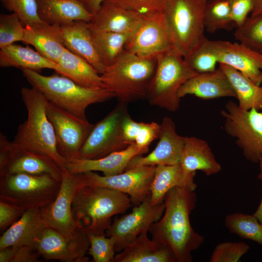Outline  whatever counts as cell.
Instances as JSON below:
<instances>
[{"instance_id":"obj_40","label":"cell","mask_w":262,"mask_h":262,"mask_svg":"<svg viewBox=\"0 0 262 262\" xmlns=\"http://www.w3.org/2000/svg\"><path fill=\"white\" fill-rule=\"evenodd\" d=\"M8 11L15 13L24 26L40 21L36 0H0Z\"/></svg>"},{"instance_id":"obj_28","label":"cell","mask_w":262,"mask_h":262,"mask_svg":"<svg viewBox=\"0 0 262 262\" xmlns=\"http://www.w3.org/2000/svg\"><path fill=\"white\" fill-rule=\"evenodd\" d=\"M38 14L42 21L62 26L74 21L90 22L93 15L80 0H36Z\"/></svg>"},{"instance_id":"obj_25","label":"cell","mask_w":262,"mask_h":262,"mask_svg":"<svg viewBox=\"0 0 262 262\" xmlns=\"http://www.w3.org/2000/svg\"><path fill=\"white\" fill-rule=\"evenodd\" d=\"M60 28L66 49L83 58L102 74L106 67L96 50L89 22L74 21Z\"/></svg>"},{"instance_id":"obj_6","label":"cell","mask_w":262,"mask_h":262,"mask_svg":"<svg viewBox=\"0 0 262 262\" xmlns=\"http://www.w3.org/2000/svg\"><path fill=\"white\" fill-rule=\"evenodd\" d=\"M207 0H169L164 12L174 49L183 58L206 37L204 11Z\"/></svg>"},{"instance_id":"obj_15","label":"cell","mask_w":262,"mask_h":262,"mask_svg":"<svg viewBox=\"0 0 262 262\" xmlns=\"http://www.w3.org/2000/svg\"><path fill=\"white\" fill-rule=\"evenodd\" d=\"M80 186L78 175L63 170L59 192L54 200L41 208L43 217L48 226L66 235L74 234L79 227L72 213L75 194Z\"/></svg>"},{"instance_id":"obj_26","label":"cell","mask_w":262,"mask_h":262,"mask_svg":"<svg viewBox=\"0 0 262 262\" xmlns=\"http://www.w3.org/2000/svg\"><path fill=\"white\" fill-rule=\"evenodd\" d=\"M114 262H177L170 247L150 240L147 231H145L115 255Z\"/></svg>"},{"instance_id":"obj_41","label":"cell","mask_w":262,"mask_h":262,"mask_svg":"<svg viewBox=\"0 0 262 262\" xmlns=\"http://www.w3.org/2000/svg\"><path fill=\"white\" fill-rule=\"evenodd\" d=\"M249 249V245L244 242L222 243L215 247L210 262H238Z\"/></svg>"},{"instance_id":"obj_31","label":"cell","mask_w":262,"mask_h":262,"mask_svg":"<svg viewBox=\"0 0 262 262\" xmlns=\"http://www.w3.org/2000/svg\"><path fill=\"white\" fill-rule=\"evenodd\" d=\"M0 66L15 67L39 72L46 68L55 70L57 64L28 46L13 44L0 49Z\"/></svg>"},{"instance_id":"obj_5","label":"cell","mask_w":262,"mask_h":262,"mask_svg":"<svg viewBox=\"0 0 262 262\" xmlns=\"http://www.w3.org/2000/svg\"><path fill=\"white\" fill-rule=\"evenodd\" d=\"M21 70L32 86L40 91L49 101L83 119H87L85 111L89 105L115 97L106 88H87L60 74L44 76L34 70Z\"/></svg>"},{"instance_id":"obj_22","label":"cell","mask_w":262,"mask_h":262,"mask_svg":"<svg viewBox=\"0 0 262 262\" xmlns=\"http://www.w3.org/2000/svg\"><path fill=\"white\" fill-rule=\"evenodd\" d=\"M143 19V16L137 13L105 0L89 23L93 30L133 33Z\"/></svg>"},{"instance_id":"obj_4","label":"cell","mask_w":262,"mask_h":262,"mask_svg":"<svg viewBox=\"0 0 262 262\" xmlns=\"http://www.w3.org/2000/svg\"><path fill=\"white\" fill-rule=\"evenodd\" d=\"M157 64V57H142L125 50L100 75L104 87L120 102L146 99Z\"/></svg>"},{"instance_id":"obj_12","label":"cell","mask_w":262,"mask_h":262,"mask_svg":"<svg viewBox=\"0 0 262 262\" xmlns=\"http://www.w3.org/2000/svg\"><path fill=\"white\" fill-rule=\"evenodd\" d=\"M46 113L53 127L58 153L67 163L77 159L94 124L49 101Z\"/></svg>"},{"instance_id":"obj_49","label":"cell","mask_w":262,"mask_h":262,"mask_svg":"<svg viewBox=\"0 0 262 262\" xmlns=\"http://www.w3.org/2000/svg\"><path fill=\"white\" fill-rule=\"evenodd\" d=\"M260 172L259 174V178L262 180V159L259 162ZM258 221L262 224V199L257 210L253 214Z\"/></svg>"},{"instance_id":"obj_20","label":"cell","mask_w":262,"mask_h":262,"mask_svg":"<svg viewBox=\"0 0 262 262\" xmlns=\"http://www.w3.org/2000/svg\"><path fill=\"white\" fill-rule=\"evenodd\" d=\"M148 151V149L140 147L133 143L123 150L111 153L100 158L75 159L67 163L66 169L72 174L100 171L105 176L116 175L125 171L132 158Z\"/></svg>"},{"instance_id":"obj_13","label":"cell","mask_w":262,"mask_h":262,"mask_svg":"<svg viewBox=\"0 0 262 262\" xmlns=\"http://www.w3.org/2000/svg\"><path fill=\"white\" fill-rule=\"evenodd\" d=\"M90 246L88 234L79 228L73 235H66L46 227L36 239L34 248L44 260L64 262H87Z\"/></svg>"},{"instance_id":"obj_17","label":"cell","mask_w":262,"mask_h":262,"mask_svg":"<svg viewBox=\"0 0 262 262\" xmlns=\"http://www.w3.org/2000/svg\"><path fill=\"white\" fill-rule=\"evenodd\" d=\"M159 142L148 155H138L132 158L125 171L140 166L180 164L184 137L179 135L176 126L169 117H164L160 124Z\"/></svg>"},{"instance_id":"obj_45","label":"cell","mask_w":262,"mask_h":262,"mask_svg":"<svg viewBox=\"0 0 262 262\" xmlns=\"http://www.w3.org/2000/svg\"><path fill=\"white\" fill-rule=\"evenodd\" d=\"M26 211L9 202L0 200V229L3 230L16 221Z\"/></svg>"},{"instance_id":"obj_24","label":"cell","mask_w":262,"mask_h":262,"mask_svg":"<svg viewBox=\"0 0 262 262\" xmlns=\"http://www.w3.org/2000/svg\"><path fill=\"white\" fill-rule=\"evenodd\" d=\"M23 42L32 45L40 54L56 64L66 49L60 26L41 20L25 26Z\"/></svg>"},{"instance_id":"obj_16","label":"cell","mask_w":262,"mask_h":262,"mask_svg":"<svg viewBox=\"0 0 262 262\" xmlns=\"http://www.w3.org/2000/svg\"><path fill=\"white\" fill-rule=\"evenodd\" d=\"M173 48L164 13L143 16L125 46V50L137 55L158 57Z\"/></svg>"},{"instance_id":"obj_30","label":"cell","mask_w":262,"mask_h":262,"mask_svg":"<svg viewBox=\"0 0 262 262\" xmlns=\"http://www.w3.org/2000/svg\"><path fill=\"white\" fill-rule=\"evenodd\" d=\"M56 73L89 89L105 88L100 75L87 61L66 49L57 63Z\"/></svg>"},{"instance_id":"obj_33","label":"cell","mask_w":262,"mask_h":262,"mask_svg":"<svg viewBox=\"0 0 262 262\" xmlns=\"http://www.w3.org/2000/svg\"><path fill=\"white\" fill-rule=\"evenodd\" d=\"M90 30L96 50L105 67L113 64L125 50L127 43L134 33Z\"/></svg>"},{"instance_id":"obj_36","label":"cell","mask_w":262,"mask_h":262,"mask_svg":"<svg viewBox=\"0 0 262 262\" xmlns=\"http://www.w3.org/2000/svg\"><path fill=\"white\" fill-rule=\"evenodd\" d=\"M184 60L188 66L197 73L215 70L218 59L211 44L205 37L200 44Z\"/></svg>"},{"instance_id":"obj_2","label":"cell","mask_w":262,"mask_h":262,"mask_svg":"<svg viewBox=\"0 0 262 262\" xmlns=\"http://www.w3.org/2000/svg\"><path fill=\"white\" fill-rule=\"evenodd\" d=\"M20 94L27 110V118L18 126L13 145L48 156L63 170H65L67 162L58 152L53 127L46 113L48 100L40 91L33 86L22 87Z\"/></svg>"},{"instance_id":"obj_37","label":"cell","mask_w":262,"mask_h":262,"mask_svg":"<svg viewBox=\"0 0 262 262\" xmlns=\"http://www.w3.org/2000/svg\"><path fill=\"white\" fill-rule=\"evenodd\" d=\"M234 36L240 43L262 53V14L248 17L236 28Z\"/></svg>"},{"instance_id":"obj_32","label":"cell","mask_w":262,"mask_h":262,"mask_svg":"<svg viewBox=\"0 0 262 262\" xmlns=\"http://www.w3.org/2000/svg\"><path fill=\"white\" fill-rule=\"evenodd\" d=\"M219 67L226 74L234 90L239 108L243 111L251 109L262 111V84H256L228 65L219 64Z\"/></svg>"},{"instance_id":"obj_29","label":"cell","mask_w":262,"mask_h":262,"mask_svg":"<svg viewBox=\"0 0 262 262\" xmlns=\"http://www.w3.org/2000/svg\"><path fill=\"white\" fill-rule=\"evenodd\" d=\"M196 172L186 174L180 164L155 166V174L150 186L151 204L155 205L164 201L167 193L172 188L182 187L195 190Z\"/></svg>"},{"instance_id":"obj_9","label":"cell","mask_w":262,"mask_h":262,"mask_svg":"<svg viewBox=\"0 0 262 262\" xmlns=\"http://www.w3.org/2000/svg\"><path fill=\"white\" fill-rule=\"evenodd\" d=\"M226 133L236 140L245 157L253 163L262 159V112L255 109L241 110L229 101L221 111Z\"/></svg>"},{"instance_id":"obj_35","label":"cell","mask_w":262,"mask_h":262,"mask_svg":"<svg viewBox=\"0 0 262 262\" xmlns=\"http://www.w3.org/2000/svg\"><path fill=\"white\" fill-rule=\"evenodd\" d=\"M225 223L230 232L262 245V224L254 214L231 213L226 217Z\"/></svg>"},{"instance_id":"obj_18","label":"cell","mask_w":262,"mask_h":262,"mask_svg":"<svg viewBox=\"0 0 262 262\" xmlns=\"http://www.w3.org/2000/svg\"><path fill=\"white\" fill-rule=\"evenodd\" d=\"M219 64L228 65L257 85L262 84V53L239 43L211 40Z\"/></svg>"},{"instance_id":"obj_42","label":"cell","mask_w":262,"mask_h":262,"mask_svg":"<svg viewBox=\"0 0 262 262\" xmlns=\"http://www.w3.org/2000/svg\"><path fill=\"white\" fill-rule=\"evenodd\" d=\"M143 16L164 13L169 0H108Z\"/></svg>"},{"instance_id":"obj_47","label":"cell","mask_w":262,"mask_h":262,"mask_svg":"<svg viewBox=\"0 0 262 262\" xmlns=\"http://www.w3.org/2000/svg\"><path fill=\"white\" fill-rule=\"evenodd\" d=\"M83 6L92 15L99 9L105 0H80Z\"/></svg>"},{"instance_id":"obj_50","label":"cell","mask_w":262,"mask_h":262,"mask_svg":"<svg viewBox=\"0 0 262 262\" xmlns=\"http://www.w3.org/2000/svg\"><path fill=\"white\" fill-rule=\"evenodd\" d=\"M262 14V0H254V8L251 15Z\"/></svg>"},{"instance_id":"obj_27","label":"cell","mask_w":262,"mask_h":262,"mask_svg":"<svg viewBox=\"0 0 262 262\" xmlns=\"http://www.w3.org/2000/svg\"><path fill=\"white\" fill-rule=\"evenodd\" d=\"M180 164L186 174L199 170L210 176L221 170L207 142L196 137H184Z\"/></svg>"},{"instance_id":"obj_7","label":"cell","mask_w":262,"mask_h":262,"mask_svg":"<svg viewBox=\"0 0 262 262\" xmlns=\"http://www.w3.org/2000/svg\"><path fill=\"white\" fill-rule=\"evenodd\" d=\"M197 74L173 48L158 56L156 70L146 99L151 105L175 112L180 101L178 96L179 89Z\"/></svg>"},{"instance_id":"obj_38","label":"cell","mask_w":262,"mask_h":262,"mask_svg":"<svg viewBox=\"0 0 262 262\" xmlns=\"http://www.w3.org/2000/svg\"><path fill=\"white\" fill-rule=\"evenodd\" d=\"M25 26L14 13L0 15V49L24 40Z\"/></svg>"},{"instance_id":"obj_34","label":"cell","mask_w":262,"mask_h":262,"mask_svg":"<svg viewBox=\"0 0 262 262\" xmlns=\"http://www.w3.org/2000/svg\"><path fill=\"white\" fill-rule=\"evenodd\" d=\"M205 30L213 33L221 30L234 27L229 0H207L204 11Z\"/></svg>"},{"instance_id":"obj_19","label":"cell","mask_w":262,"mask_h":262,"mask_svg":"<svg viewBox=\"0 0 262 262\" xmlns=\"http://www.w3.org/2000/svg\"><path fill=\"white\" fill-rule=\"evenodd\" d=\"M63 170L51 158L14 146L12 142L8 160L0 179L10 175L27 173L49 174L61 181Z\"/></svg>"},{"instance_id":"obj_1","label":"cell","mask_w":262,"mask_h":262,"mask_svg":"<svg viewBox=\"0 0 262 262\" xmlns=\"http://www.w3.org/2000/svg\"><path fill=\"white\" fill-rule=\"evenodd\" d=\"M194 191L179 186L170 190L164 198L165 210L163 216L149 230L153 240L172 250L177 262H192V252L204 241L190 223V214L196 201Z\"/></svg>"},{"instance_id":"obj_14","label":"cell","mask_w":262,"mask_h":262,"mask_svg":"<svg viewBox=\"0 0 262 262\" xmlns=\"http://www.w3.org/2000/svg\"><path fill=\"white\" fill-rule=\"evenodd\" d=\"M164 210V201L153 205L150 195L135 205L131 213L114 218L106 235L115 239V250L119 252L141 233L149 231L152 225L161 219Z\"/></svg>"},{"instance_id":"obj_43","label":"cell","mask_w":262,"mask_h":262,"mask_svg":"<svg viewBox=\"0 0 262 262\" xmlns=\"http://www.w3.org/2000/svg\"><path fill=\"white\" fill-rule=\"evenodd\" d=\"M160 124L155 122H140L135 135L134 144L140 147L148 149L149 145L158 139Z\"/></svg>"},{"instance_id":"obj_46","label":"cell","mask_w":262,"mask_h":262,"mask_svg":"<svg viewBox=\"0 0 262 262\" xmlns=\"http://www.w3.org/2000/svg\"><path fill=\"white\" fill-rule=\"evenodd\" d=\"M39 255L33 247H17L12 262H38Z\"/></svg>"},{"instance_id":"obj_3","label":"cell","mask_w":262,"mask_h":262,"mask_svg":"<svg viewBox=\"0 0 262 262\" xmlns=\"http://www.w3.org/2000/svg\"><path fill=\"white\" fill-rule=\"evenodd\" d=\"M130 196L124 193L103 187L82 186L74 198L72 213L78 227L87 234L106 235L112 218L131 207Z\"/></svg>"},{"instance_id":"obj_11","label":"cell","mask_w":262,"mask_h":262,"mask_svg":"<svg viewBox=\"0 0 262 262\" xmlns=\"http://www.w3.org/2000/svg\"><path fill=\"white\" fill-rule=\"evenodd\" d=\"M155 170V166H144L111 176H101L94 171L77 174L80 186H92L113 189L128 194L132 203L138 205L150 195V186Z\"/></svg>"},{"instance_id":"obj_10","label":"cell","mask_w":262,"mask_h":262,"mask_svg":"<svg viewBox=\"0 0 262 262\" xmlns=\"http://www.w3.org/2000/svg\"><path fill=\"white\" fill-rule=\"evenodd\" d=\"M127 105L118 102L110 113L94 125L77 159L100 158L123 150L130 145L125 140L122 129L123 120L129 114Z\"/></svg>"},{"instance_id":"obj_39","label":"cell","mask_w":262,"mask_h":262,"mask_svg":"<svg viewBox=\"0 0 262 262\" xmlns=\"http://www.w3.org/2000/svg\"><path fill=\"white\" fill-rule=\"evenodd\" d=\"M90 246L88 253L94 262H114L115 240L113 237L104 234H88Z\"/></svg>"},{"instance_id":"obj_21","label":"cell","mask_w":262,"mask_h":262,"mask_svg":"<svg viewBox=\"0 0 262 262\" xmlns=\"http://www.w3.org/2000/svg\"><path fill=\"white\" fill-rule=\"evenodd\" d=\"M188 95L204 99L236 98L231 84L220 67L212 72L198 73L185 82L179 89L178 96L181 99Z\"/></svg>"},{"instance_id":"obj_8","label":"cell","mask_w":262,"mask_h":262,"mask_svg":"<svg viewBox=\"0 0 262 262\" xmlns=\"http://www.w3.org/2000/svg\"><path fill=\"white\" fill-rule=\"evenodd\" d=\"M49 174L17 173L0 179V200L24 210L43 208L52 202L60 187Z\"/></svg>"},{"instance_id":"obj_48","label":"cell","mask_w":262,"mask_h":262,"mask_svg":"<svg viewBox=\"0 0 262 262\" xmlns=\"http://www.w3.org/2000/svg\"><path fill=\"white\" fill-rule=\"evenodd\" d=\"M17 246H9L0 249V262H12Z\"/></svg>"},{"instance_id":"obj_44","label":"cell","mask_w":262,"mask_h":262,"mask_svg":"<svg viewBox=\"0 0 262 262\" xmlns=\"http://www.w3.org/2000/svg\"><path fill=\"white\" fill-rule=\"evenodd\" d=\"M232 19L236 28L241 26L251 13L254 0H229Z\"/></svg>"},{"instance_id":"obj_23","label":"cell","mask_w":262,"mask_h":262,"mask_svg":"<svg viewBox=\"0 0 262 262\" xmlns=\"http://www.w3.org/2000/svg\"><path fill=\"white\" fill-rule=\"evenodd\" d=\"M41 208L27 209L0 237V249L9 246L34 247L36 239L47 227Z\"/></svg>"}]
</instances>
